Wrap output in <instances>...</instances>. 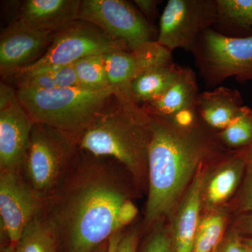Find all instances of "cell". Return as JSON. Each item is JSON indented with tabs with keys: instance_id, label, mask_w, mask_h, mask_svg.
<instances>
[{
	"instance_id": "obj_1",
	"label": "cell",
	"mask_w": 252,
	"mask_h": 252,
	"mask_svg": "<svg viewBox=\"0 0 252 252\" xmlns=\"http://www.w3.org/2000/svg\"><path fill=\"white\" fill-rule=\"evenodd\" d=\"M124 170L114 159L79 149L44 207L62 252H94L135 220L138 210Z\"/></svg>"
},
{
	"instance_id": "obj_2",
	"label": "cell",
	"mask_w": 252,
	"mask_h": 252,
	"mask_svg": "<svg viewBox=\"0 0 252 252\" xmlns=\"http://www.w3.org/2000/svg\"><path fill=\"white\" fill-rule=\"evenodd\" d=\"M152 137L148 152V225L173 216L176 209L203 163L220 157L218 133L203 122L184 128L164 118L150 115Z\"/></svg>"
},
{
	"instance_id": "obj_3",
	"label": "cell",
	"mask_w": 252,
	"mask_h": 252,
	"mask_svg": "<svg viewBox=\"0 0 252 252\" xmlns=\"http://www.w3.org/2000/svg\"><path fill=\"white\" fill-rule=\"evenodd\" d=\"M152 137L151 116L132 94L116 90L77 141L80 150L119 162L140 189L148 185Z\"/></svg>"
},
{
	"instance_id": "obj_4",
	"label": "cell",
	"mask_w": 252,
	"mask_h": 252,
	"mask_svg": "<svg viewBox=\"0 0 252 252\" xmlns=\"http://www.w3.org/2000/svg\"><path fill=\"white\" fill-rule=\"evenodd\" d=\"M115 91L113 88L91 91L74 86L52 91L18 89L17 92L20 102L33 122L78 139Z\"/></svg>"
},
{
	"instance_id": "obj_5",
	"label": "cell",
	"mask_w": 252,
	"mask_h": 252,
	"mask_svg": "<svg viewBox=\"0 0 252 252\" xmlns=\"http://www.w3.org/2000/svg\"><path fill=\"white\" fill-rule=\"evenodd\" d=\"M79 152L77 137L34 123L19 173L32 190L46 201L67 175Z\"/></svg>"
},
{
	"instance_id": "obj_6",
	"label": "cell",
	"mask_w": 252,
	"mask_h": 252,
	"mask_svg": "<svg viewBox=\"0 0 252 252\" xmlns=\"http://www.w3.org/2000/svg\"><path fill=\"white\" fill-rule=\"evenodd\" d=\"M191 53L207 87L230 78L239 83L252 81V35L230 37L210 28L200 36Z\"/></svg>"
},
{
	"instance_id": "obj_7",
	"label": "cell",
	"mask_w": 252,
	"mask_h": 252,
	"mask_svg": "<svg viewBox=\"0 0 252 252\" xmlns=\"http://www.w3.org/2000/svg\"><path fill=\"white\" fill-rule=\"evenodd\" d=\"M117 50L128 49L94 25L78 20L55 33L49 48L35 62L3 78L14 80L47 69L72 65L88 56L104 55Z\"/></svg>"
},
{
	"instance_id": "obj_8",
	"label": "cell",
	"mask_w": 252,
	"mask_h": 252,
	"mask_svg": "<svg viewBox=\"0 0 252 252\" xmlns=\"http://www.w3.org/2000/svg\"><path fill=\"white\" fill-rule=\"evenodd\" d=\"M79 20L98 28L130 51L157 41L158 34L140 10L124 0H81Z\"/></svg>"
},
{
	"instance_id": "obj_9",
	"label": "cell",
	"mask_w": 252,
	"mask_h": 252,
	"mask_svg": "<svg viewBox=\"0 0 252 252\" xmlns=\"http://www.w3.org/2000/svg\"><path fill=\"white\" fill-rule=\"evenodd\" d=\"M217 0H169L159 23L157 42L171 52H192L202 34L217 21Z\"/></svg>"
},
{
	"instance_id": "obj_10",
	"label": "cell",
	"mask_w": 252,
	"mask_h": 252,
	"mask_svg": "<svg viewBox=\"0 0 252 252\" xmlns=\"http://www.w3.org/2000/svg\"><path fill=\"white\" fill-rule=\"evenodd\" d=\"M46 202L19 172L0 171L1 229L9 244L16 245L30 222L44 210Z\"/></svg>"
},
{
	"instance_id": "obj_11",
	"label": "cell",
	"mask_w": 252,
	"mask_h": 252,
	"mask_svg": "<svg viewBox=\"0 0 252 252\" xmlns=\"http://www.w3.org/2000/svg\"><path fill=\"white\" fill-rule=\"evenodd\" d=\"M170 50L157 41H148L135 49L117 50L104 54V65L111 87L131 94V85L142 73L172 61Z\"/></svg>"
},
{
	"instance_id": "obj_12",
	"label": "cell",
	"mask_w": 252,
	"mask_h": 252,
	"mask_svg": "<svg viewBox=\"0 0 252 252\" xmlns=\"http://www.w3.org/2000/svg\"><path fill=\"white\" fill-rule=\"evenodd\" d=\"M55 33L11 23L3 31L0 37L1 77L35 62L49 48Z\"/></svg>"
},
{
	"instance_id": "obj_13",
	"label": "cell",
	"mask_w": 252,
	"mask_h": 252,
	"mask_svg": "<svg viewBox=\"0 0 252 252\" xmlns=\"http://www.w3.org/2000/svg\"><path fill=\"white\" fill-rule=\"evenodd\" d=\"M34 124L19 99L0 109V171L20 172Z\"/></svg>"
},
{
	"instance_id": "obj_14",
	"label": "cell",
	"mask_w": 252,
	"mask_h": 252,
	"mask_svg": "<svg viewBox=\"0 0 252 252\" xmlns=\"http://www.w3.org/2000/svg\"><path fill=\"white\" fill-rule=\"evenodd\" d=\"M81 0H26L13 22L38 31L57 32L79 20Z\"/></svg>"
},
{
	"instance_id": "obj_15",
	"label": "cell",
	"mask_w": 252,
	"mask_h": 252,
	"mask_svg": "<svg viewBox=\"0 0 252 252\" xmlns=\"http://www.w3.org/2000/svg\"><path fill=\"white\" fill-rule=\"evenodd\" d=\"M202 167L181 200L174 214L172 241L174 252H193L202 207V190L205 174Z\"/></svg>"
},
{
	"instance_id": "obj_16",
	"label": "cell",
	"mask_w": 252,
	"mask_h": 252,
	"mask_svg": "<svg viewBox=\"0 0 252 252\" xmlns=\"http://www.w3.org/2000/svg\"><path fill=\"white\" fill-rule=\"evenodd\" d=\"M211 175H205L202 190V205L215 210L233 195L243 182L245 161L237 151L223 158Z\"/></svg>"
},
{
	"instance_id": "obj_17",
	"label": "cell",
	"mask_w": 252,
	"mask_h": 252,
	"mask_svg": "<svg viewBox=\"0 0 252 252\" xmlns=\"http://www.w3.org/2000/svg\"><path fill=\"white\" fill-rule=\"evenodd\" d=\"M243 106L240 91L224 86L200 93L196 102L202 122L212 130L220 131L229 125Z\"/></svg>"
},
{
	"instance_id": "obj_18",
	"label": "cell",
	"mask_w": 252,
	"mask_h": 252,
	"mask_svg": "<svg viewBox=\"0 0 252 252\" xmlns=\"http://www.w3.org/2000/svg\"><path fill=\"white\" fill-rule=\"evenodd\" d=\"M199 94L195 72L182 67L178 77L160 97L141 106L149 115L168 117L196 103Z\"/></svg>"
},
{
	"instance_id": "obj_19",
	"label": "cell",
	"mask_w": 252,
	"mask_h": 252,
	"mask_svg": "<svg viewBox=\"0 0 252 252\" xmlns=\"http://www.w3.org/2000/svg\"><path fill=\"white\" fill-rule=\"evenodd\" d=\"M182 69L172 60L142 73L131 85L132 98L140 105L157 99L175 81Z\"/></svg>"
},
{
	"instance_id": "obj_20",
	"label": "cell",
	"mask_w": 252,
	"mask_h": 252,
	"mask_svg": "<svg viewBox=\"0 0 252 252\" xmlns=\"http://www.w3.org/2000/svg\"><path fill=\"white\" fill-rule=\"evenodd\" d=\"M213 29L230 37L252 35V0H217Z\"/></svg>"
},
{
	"instance_id": "obj_21",
	"label": "cell",
	"mask_w": 252,
	"mask_h": 252,
	"mask_svg": "<svg viewBox=\"0 0 252 252\" xmlns=\"http://www.w3.org/2000/svg\"><path fill=\"white\" fill-rule=\"evenodd\" d=\"M15 248L16 252H62L44 208L23 230Z\"/></svg>"
},
{
	"instance_id": "obj_22",
	"label": "cell",
	"mask_w": 252,
	"mask_h": 252,
	"mask_svg": "<svg viewBox=\"0 0 252 252\" xmlns=\"http://www.w3.org/2000/svg\"><path fill=\"white\" fill-rule=\"evenodd\" d=\"M13 81L17 84L18 89L37 91H52L79 86L74 64L47 69Z\"/></svg>"
},
{
	"instance_id": "obj_23",
	"label": "cell",
	"mask_w": 252,
	"mask_h": 252,
	"mask_svg": "<svg viewBox=\"0 0 252 252\" xmlns=\"http://www.w3.org/2000/svg\"><path fill=\"white\" fill-rule=\"evenodd\" d=\"M224 147L233 151L246 148L252 144V109L244 105L229 125L218 132Z\"/></svg>"
},
{
	"instance_id": "obj_24",
	"label": "cell",
	"mask_w": 252,
	"mask_h": 252,
	"mask_svg": "<svg viewBox=\"0 0 252 252\" xmlns=\"http://www.w3.org/2000/svg\"><path fill=\"white\" fill-rule=\"evenodd\" d=\"M79 87L103 91L111 87L104 65V55L88 56L74 64Z\"/></svg>"
},
{
	"instance_id": "obj_25",
	"label": "cell",
	"mask_w": 252,
	"mask_h": 252,
	"mask_svg": "<svg viewBox=\"0 0 252 252\" xmlns=\"http://www.w3.org/2000/svg\"><path fill=\"white\" fill-rule=\"evenodd\" d=\"M225 216L221 212H212L199 222L193 252H214L223 238Z\"/></svg>"
},
{
	"instance_id": "obj_26",
	"label": "cell",
	"mask_w": 252,
	"mask_h": 252,
	"mask_svg": "<svg viewBox=\"0 0 252 252\" xmlns=\"http://www.w3.org/2000/svg\"><path fill=\"white\" fill-rule=\"evenodd\" d=\"M237 152L245 161V172L238 200V210L240 213L252 212V144Z\"/></svg>"
},
{
	"instance_id": "obj_27",
	"label": "cell",
	"mask_w": 252,
	"mask_h": 252,
	"mask_svg": "<svg viewBox=\"0 0 252 252\" xmlns=\"http://www.w3.org/2000/svg\"><path fill=\"white\" fill-rule=\"evenodd\" d=\"M142 252H174L171 237L161 228H157L149 237Z\"/></svg>"
},
{
	"instance_id": "obj_28",
	"label": "cell",
	"mask_w": 252,
	"mask_h": 252,
	"mask_svg": "<svg viewBox=\"0 0 252 252\" xmlns=\"http://www.w3.org/2000/svg\"><path fill=\"white\" fill-rule=\"evenodd\" d=\"M214 252H247L243 243V238L236 230L229 232L223 237Z\"/></svg>"
},
{
	"instance_id": "obj_29",
	"label": "cell",
	"mask_w": 252,
	"mask_h": 252,
	"mask_svg": "<svg viewBox=\"0 0 252 252\" xmlns=\"http://www.w3.org/2000/svg\"><path fill=\"white\" fill-rule=\"evenodd\" d=\"M138 241V232L136 230H130L122 235L116 252H137Z\"/></svg>"
},
{
	"instance_id": "obj_30",
	"label": "cell",
	"mask_w": 252,
	"mask_h": 252,
	"mask_svg": "<svg viewBox=\"0 0 252 252\" xmlns=\"http://www.w3.org/2000/svg\"><path fill=\"white\" fill-rule=\"evenodd\" d=\"M18 100V92L1 81L0 83V109L4 108Z\"/></svg>"
},
{
	"instance_id": "obj_31",
	"label": "cell",
	"mask_w": 252,
	"mask_h": 252,
	"mask_svg": "<svg viewBox=\"0 0 252 252\" xmlns=\"http://www.w3.org/2000/svg\"><path fill=\"white\" fill-rule=\"evenodd\" d=\"M134 2L149 21L157 16L158 5L160 4V1L156 0H135Z\"/></svg>"
},
{
	"instance_id": "obj_32",
	"label": "cell",
	"mask_w": 252,
	"mask_h": 252,
	"mask_svg": "<svg viewBox=\"0 0 252 252\" xmlns=\"http://www.w3.org/2000/svg\"><path fill=\"white\" fill-rule=\"evenodd\" d=\"M239 233H243L252 236V212L244 214L237 223V228Z\"/></svg>"
},
{
	"instance_id": "obj_33",
	"label": "cell",
	"mask_w": 252,
	"mask_h": 252,
	"mask_svg": "<svg viewBox=\"0 0 252 252\" xmlns=\"http://www.w3.org/2000/svg\"><path fill=\"white\" fill-rule=\"evenodd\" d=\"M122 235V233H118V234L114 235L109 240L108 252H116Z\"/></svg>"
},
{
	"instance_id": "obj_34",
	"label": "cell",
	"mask_w": 252,
	"mask_h": 252,
	"mask_svg": "<svg viewBox=\"0 0 252 252\" xmlns=\"http://www.w3.org/2000/svg\"><path fill=\"white\" fill-rule=\"evenodd\" d=\"M243 243L247 252H252V238H243Z\"/></svg>"
},
{
	"instance_id": "obj_35",
	"label": "cell",
	"mask_w": 252,
	"mask_h": 252,
	"mask_svg": "<svg viewBox=\"0 0 252 252\" xmlns=\"http://www.w3.org/2000/svg\"><path fill=\"white\" fill-rule=\"evenodd\" d=\"M1 252H16V248H15V245L12 244H9L3 248Z\"/></svg>"
},
{
	"instance_id": "obj_36",
	"label": "cell",
	"mask_w": 252,
	"mask_h": 252,
	"mask_svg": "<svg viewBox=\"0 0 252 252\" xmlns=\"http://www.w3.org/2000/svg\"><path fill=\"white\" fill-rule=\"evenodd\" d=\"M109 241L107 243L103 244L102 246L99 247L98 249L94 252H108Z\"/></svg>"
}]
</instances>
